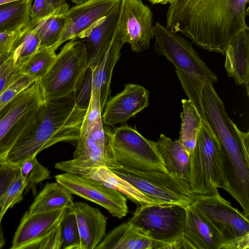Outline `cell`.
Segmentation results:
<instances>
[{"label":"cell","instance_id":"obj_1","mask_svg":"<svg viewBox=\"0 0 249 249\" xmlns=\"http://www.w3.org/2000/svg\"><path fill=\"white\" fill-rule=\"evenodd\" d=\"M249 0H170L166 26L197 46L225 55L234 36L249 30Z\"/></svg>","mask_w":249,"mask_h":249},{"label":"cell","instance_id":"obj_2","mask_svg":"<svg viewBox=\"0 0 249 249\" xmlns=\"http://www.w3.org/2000/svg\"><path fill=\"white\" fill-rule=\"evenodd\" d=\"M74 94L45 102L30 130L8 152L4 162L18 165L61 142L77 141L87 112Z\"/></svg>","mask_w":249,"mask_h":249},{"label":"cell","instance_id":"obj_3","mask_svg":"<svg viewBox=\"0 0 249 249\" xmlns=\"http://www.w3.org/2000/svg\"><path fill=\"white\" fill-rule=\"evenodd\" d=\"M88 69V56L84 41L69 40L56 54L39 83L45 102L74 94L80 88Z\"/></svg>","mask_w":249,"mask_h":249},{"label":"cell","instance_id":"obj_4","mask_svg":"<svg viewBox=\"0 0 249 249\" xmlns=\"http://www.w3.org/2000/svg\"><path fill=\"white\" fill-rule=\"evenodd\" d=\"M45 104L39 81L23 90L0 111V162L30 129Z\"/></svg>","mask_w":249,"mask_h":249},{"label":"cell","instance_id":"obj_5","mask_svg":"<svg viewBox=\"0 0 249 249\" xmlns=\"http://www.w3.org/2000/svg\"><path fill=\"white\" fill-rule=\"evenodd\" d=\"M223 174L219 143L208 124L202 122L190 154L189 184L196 196L218 194Z\"/></svg>","mask_w":249,"mask_h":249},{"label":"cell","instance_id":"obj_6","mask_svg":"<svg viewBox=\"0 0 249 249\" xmlns=\"http://www.w3.org/2000/svg\"><path fill=\"white\" fill-rule=\"evenodd\" d=\"M103 166L110 169H121L114 156L110 130L104 127L101 117L81 129L73 159L57 162L54 167L83 176L90 169Z\"/></svg>","mask_w":249,"mask_h":249},{"label":"cell","instance_id":"obj_7","mask_svg":"<svg viewBox=\"0 0 249 249\" xmlns=\"http://www.w3.org/2000/svg\"><path fill=\"white\" fill-rule=\"evenodd\" d=\"M218 233L222 249L249 248V216L218 194L196 196L194 202Z\"/></svg>","mask_w":249,"mask_h":249},{"label":"cell","instance_id":"obj_8","mask_svg":"<svg viewBox=\"0 0 249 249\" xmlns=\"http://www.w3.org/2000/svg\"><path fill=\"white\" fill-rule=\"evenodd\" d=\"M185 206L155 204L137 207L128 220L145 236L175 249L181 239L186 214Z\"/></svg>","mask_w":249,"mask_h":249},{"label":"cell","instance_id":"obj_9","mask_svg":"<svg viewBox=\"0 0 249 249\" xmlns=\"http://www.w3.org/2000/svg\"><path fill=\"white\" fill-rule=\"evenodd\" d=\"M111 170L156 204H178L187 207L195 201L196 195L187 181L158 166H151L138 176L119 169Z\"/></svg>","mask_w":249,"mask_h":249},{"label":"cell","instance_id":"obj_10","mask_svg":"<svg viewBox=\"0 0 249 249\" xmlns=\"http://www.w3.org/2000/svg\"><path fill=\"white\" fill-rule=\"evenodd\" d=\"M154 26L155 50L187 76L212 84L218 81L216 74L200 58L191 43L177 32L157 22Z\"/></svg>","mask_w":249,"mask_h":249},{"label":"cell","instance_id":"obj_11","mask_svg":"<svg viewBox=\"0 0 249 249\" xmlns=\"http://www.w3.org/2000/svg\"><path fill=\"white\" fill-rule=\"evenodd\" d=\"M114 33L112 39L100 59L92 69H88L83 81L74 93L80 106L89 111L102 113L110 92V82L113 69L119 60L123 46Z\"/></svg>","mask_w":249,"mask_h":249},{"label":"cell","instance_id":"obj_12","mask_svg":"<svg viewBox=\"0 0 249 249\" xmlns=\"http://www.w3.org/2000/svg\"><path fill=\"white\" fill-rule=\"evenodd\" d=\"M111 143L121 170L137 175L150 165L164 168L155 142L146 139L127 124L110 130ZM165 170V169H164Z\"/></svg>","mask_w":249,"mask_h":249},{"label":"cell","instance_id":"obj_13","mask_svg":"<svg viewBox=\"0 0 249 249\" xmlns=\"http://www.w3.org/2000/svg\"><path fill=\"white\" fill-rule=\"evenodd\" d=\"M153 23V13L142 0H120L114 36L139 53L150 47L154 37Z\"/></svg>","mask_w":249,"mask_h":249},{"label":"cell","instance_id":"obj_14","mask_svg":"<svg viewBox=\"0 0 249 249\" xmlns=\"http://www.w3.org/2000/svg\"><path fill=\"white\" fill-rule=\"evenodd\" d=\"M56 181L75 195L104 208L121 219L128 212L127 198L118 191L84 176L65 172L54 176Z\"/></svg>","mask_w":249,"mask_h":249},{"label":"cell","instance_id":"obj_15","mask_svg":"<svg viewBox=\"0 0 249 249\" xmlns=\"http://www.w3.org/2000/svg\"><path fill=\"white\" fill-rule=\"evenodd\" d=\"M119 0H87L63 13L65 23L57 49L63 43L84 39L89 31L111 12Z\"/></svg>","mask_w":249,"mask_h":249},{"label":"cell","instance_id":"obj_16","mask_svg":"<svg viewBox=\"0 0 249 249\" xmlns=\"http://www.w3.org/2000/svg\"><path fill=\"white\" fill-rule=\"evenodd\" d=\"M148 105V91L141 85L128 84L123 91L107 101L101 116L103 124L113 126L124 123Z\"/></svg>","mask_w":249,"mask_h":249},{"label":"cell","instance_id":"obj_17","mask_svg":"<svg viewBox=\"0 0 249 249\" xmlns=\"http://www.w3.org/2000/svg\"><path fill=\"white\" fill-rule=\"evenodd\" d=\"M186 209L182 236L175 249H222L218 233L195 203Z\"/></svg>","mask_w":249,"mask_h":249},{"label":"cell","instance_id":"obj_18","mask_svg":"<svg viewBox=\"0 0 249 249\" xmlns=\"http://www.w3.org/2000/svg\"><path fill=\"white\" fill-rule=\"evenodd\" d=\"M66 209L32 214L26 212L15 233L10 249H22L52 231L60 224Z\"/></svg>","mask_w":249,"mask_h":249},{"label":"cell","instance_id":"obj_19","mask_svg":"<svg viewBox=\"0 0 249 249\" xmlns=\"http://www.w3.org/2000/svg\"><path fill=\"white\" fill-rule=\"evenodd\" d=\"M69 208L74 212L81 239V249H95L106 234L107 221L97 208L81 201Z\"/></svg>","mask_w":249,"mask_h":249},{"label":"cell","instance_id":"obj_20","mask_svg":"<svg viewBox=\"0 0 249 249\" xmlns=\"http://www.w3.org/2000/svg\"><path fill=\"white\" fill-rule=\"evenodd\" d=\"M166 245L143 234L129 221L116 227L106 234L95 249H163Z\"/></svg>","mask_w":249,"mask_h":249},{"label":"cell","instance_id":"obj_21","mask_svg":"<svg viewBox=\"0 0 249 249\" xmlns=\"http://www.w3.org/2000/svg\"><path fill=\"white\" fill-rule=\"evenodd\" d=\"M248 30L237 34L231 41L225 55V68L238 85L244 86L249 95V34Z\"/></svg>","mask_w":249,"mask_h":249},{"label":"cell","instance_id":"obj_22","mask_svg":"<svg viewBox=\"0 0 249 249\" xmlns=\"http://www.w3.org/2000/svg\"><path fill=\"white\" fill-rule=\"evenodd\" d=\"M154 145L165 170L189 183L190 154L180 142L161 134Z\"/></svg>","mask_w":249,"mask_h":249},{"label":"cell","instance_id":"obj_23","mask_svg":"<svg viewBox=\"0 0 249 249\" xmlns=\"http://www.w3.org/2000/svg\"><path fill=\"white\" fill-rule=\"evenodd\" d=\"M119 0L110 13L92 28L84 40L88 56V69L93 68L100 59L114 35L119 7Z\"/></svg>","mask_w":249,"mask_h":249},{"label":"cell","instance_id":"obj_24","mask_svg":"<svg viewBox=\"0 0 249 249\" xmlns=\"http://www.w3.org/2000/svg\"><path fill=\"white\" fill-rule=\"evenodd\" d=\"M83 176L96 180L118 191L134 203L137 207L156 204L128 181L122 178L106 166L91 168Z\"/></svg>","mask_w":249,"mask_h":249},{"label":"cell","instance_id":"obj_25","mask_svg":"<svg viewBox=\"0 0 249 249\" xmlns=\"http://www.w3.org/2000/svg\"><path fill=\"white\" fill-rule=\"evenodd\" d=\"M72 194L57 181L46 184L36 196L28 214L69 208L73 203Z\"/></svg>","mask_w":249,"mask_h":249},{"label":"cell","instance_id":"obj_26","mask_svg":"<svg viewBox=\"0 0 249 249\" xmlns=\"http://www.w3.org/2000/svg\"><path fill=\"white\" fill-rule=\"evenodd\" d=\"M33 0H18L0 5V33L13 32L26 27L30 21Z\"/></svg>","mask_w":249,"mask_h":249},{"label":"cell","instance_id":"obj_27","mask_svg":"<svg viewBox=\"0 0 249 249\" xmlns=\"http://www.w3.org/2000/svg\"><path fill=\"white\" fill-rule=\"evenodd\" d=\"M63 13L56 12L40 20H30L28 27L38 35L40 39V46L57 50L56 45L61 37L65 23Z\"/></svg>","mask_w":249,"mask_h":249},{"label":"cell","instance_id":"obj_28","mask_svg":"<svg viewBox=\"0 0 249 249\" xmlns=\"http://www.w3.org/2000/svg\"><path fill=\"white\" fill-rule=\"evenodd\" d=\"M181 103V124L178 140L191 154L196 144L197 134L202 124V120L190 100L182 99Z\"/></svg>","mask_w":249,"mask_h":249},{"label":"cell","instance_id":"obj_29","mask_svg":"<svg viewBox=\"0 0 249 249\" xmlns=\"http://www.w3.org/2000/svg\"><path fill=\"white\" fill-rule=\"evenodd\" d=\"M39 46L38 35L34 30L29 29L27 25L16 41L11 52L15 64L20 71Z\"/></svg>","mask_w":249,"mask_h":249},{"label":"cell","instance_id":"obj_30","mask_svg":"<svg viewBox=\"0 0 249 249\" xmlns=\"http://www.w3.org/2000/svg\"><path fill=\"white\" fill-rule=\"evenodd\" d=\"M55 51L53 48L39 46L21 68V73L39 80L47 73L54 62L56 56Z\"/></svg>","mask_w":249,"mask_h":249},{"label":"cell","instance_id":"obj_31","mask_svg":"<svg viewBox=\"0 0 249 249\" xmlns=\"http://www.w3.org/2000/svg\"><path fill=\"white\" fill-rule=\"evenodd\" d=\"M19 174L26 185L25 194L31 190L36 195V185L41 181L50 178V171L41 165L36 157L29 159L18 165Z\"/></svg>","mask_w":249,"mask_h":249},{"label":"cell","instance_id":"obj_32","mask_svg":"<svg viewBox=\"0 0 249 249\" xmlns=\"http://www.w3.org/2000/svg\"><path fill=\"white\" fill-rule=\"evenodd\" d=\"M61 249H81V239L75 215L67 208L60 223Z\"/></svg>","mask_w":249,"mask_h":249},{"label":"cell","instance_id":"obj_33","mask_svg":"<svg viewBox=\"0 0 249 249\" xmlns=\"http://www.w3.org/2000/svg\"><path fill=\"white\" fill-rule=\"evenodd\" d=\"M25 188L26 185L19 172L8 187L1 199V211L0 215L1 220L9 208H12L16 204L22 200L23 193Z\"/></svg>","mask_w":249,"mask_h":249},{"label":"cell","instance_id":"obj_34","mask_svg":"<svg viewBox=\"0 0 249 249\" xmlns=\"http://www.w3.org/2000/svg\"><path fill=\"white\" fill-rule=\"evenodd\" d=\"M36 80L28 75L21 73L10 83L0 93V111L18 95Z\"/></svg>","mask_w":249,"mask_h":249},{"label":"cell","instance_id":"obj_35","mask_svg":"<svg viewBox=\"0 0 249 249\" xmlns=\"http://www.w3.org/2000/svg\"><path fill=\"white\" fill-rule=\"evenodd\" d=\"M21 73L20 69L15 64L11 53L7 57L0 59V93Z\"/></svg>","mask_w":249,"mask_h":249},{"label":"cell","instance_id":"obj_36","mask_svg":"<svg viewBox=\"0 0 249 249\" xmlns=\"http://www.w3.org/2000/svg\"><path fill=\"white\" fill-rule=\"evenodd\" d=\"M61 240L59 224L47 234L24 246L22 249H61Z\"/></svg>","mask_w":249,"mask_h":249},{"label":"cell","instance_id":"obj_37","mask_svg":"<svg viewBox=\"0 0 249 249\" xmlns=\"http://www.w3.org/2000/svg\"><path fill=\"white\" fill-rule=\"evenodd\" d=\"M19 172L18 165L0 162V215L1 211V200L12 181ZM1 220L0 218V227Z\"/></svg>","mask_w":249,"mask_h":249},{"label":"cell","instance_id":"obj_38","mask_svg":"<svg viewBox=\"0 0 249 249\" xmlns=\"http://www.w3.org/2000/svg\"><path fill=\"white\" fill-rule=\"evenodd\" d=\"M56 12L64 13L55 10L47 0H33L31 9L30 20H40Z\"/></svg>","mask_w":249,"mask_h":249},{"label":"cell","instance_id":"obj_39","mask_svg":"<svg viewBox=\"0 0 249 249\" xmlns=\"http://www.w3.org/2000/svg\"><path fill=\"white\" fill-rule=\"evenodd\" d=\"M23 29L16 32L0 33V59L10 55L16 41Z\"/></svg>","mask_w":249,"mask_h":249},{"label":"cell","instance_id":"obj_40","mask_svg":"<svg viewBox=\"0 0 249 249\" xmlns=\"http://www.w3.org/2000/svg\"><path fill=\"white\" fill-rule=\"evenodd\" d=\"M56 11L65 12L69 8V5L67 4V0H47Z\"/></svg>","mask_w":249,"mask_h":249},{"label":"cell","instance_id":"obj_41","mask_svg":"<svg viewBox=\"0 0 249 249\" xmlns=\"http://www.w3.org/2000/svg\"><path fill=\"white\" fill-rule=\"evenodd\" d=\"M5 243V239L4 237L2 230L0 227V249L2 248Z\"/></svg>","mask_w":249,"mask_h":249},{"label":"cell","instance_id":"obj_42","mask_svg":"<svg viewBox=\"0 0 249 249\" xmlns=\"http://www.w3.org/2000/svg\"><path fill=\"white\" fill-rule=\"evenodd\" d=\"M170 0H149V1L153 4H165L169 3Z\"/></svg>","mask_w":249,"mask_h":249},{"label":"cell","instance_id":"obj_43","mask_svg":"<svg viewBox=\"0 0 249 249\" xmlns=\"http://www.w3.org/2000/svg\"><path fill=\"white\" fill-rule=\"evenodd\" d=\"M17 0H0V5H2L3 4L9 3V2L17 1Z\"/></svg>","mask_w":249,"mask_h":249},{"label":"cell","instance_id":"obj_44","mask_svg":"<svg viewBox=\"0 0 249 249\" xmlns=\"http://www.w3.org/2000/svg\"><path fill=\"white\" fill-rule=\"evenodd\" d=\"M76 5L81 4L87 0H71Z\"/></svg>","mask_w":249,"mask_h":249}]
</instances>
